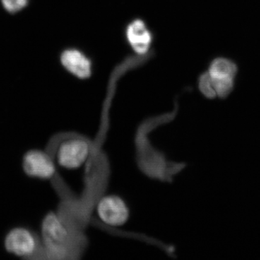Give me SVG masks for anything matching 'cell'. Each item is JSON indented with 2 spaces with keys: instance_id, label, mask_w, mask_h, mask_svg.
<instances>
[{
  "instance_id": "6da1fadb",
  "label": "cell",
  "mask_w": 260,
  "mask_h": 260,
  "mask_svg": "<svg viewBox=\"0 0 260 260\" xmlns=\"http://www.w3.org/2000/svg\"><path fill=\"white\" fill-rule=\"evenodd\" d=\"M75 239L64 215L48 213L42 224V243L38 259H69L75 254Z\"/></svg>"
},
{
  "instance_id": "7a4b0ae2",
  "label": "cell",
  "mask_w": 260,
  "mask_h": 260,
  "mask_svg": "<svg viewBox=\"0 0 260 260\" xmlns=\"http://www.w3.org/2000/svg\"><path fill=\"white\" fill-rule=\"evenodd\" d=\"M53 153V158L59 167L67 170H77L90 159L93 153V145L83 137L71 136L61 140Z\"/></svg>"
},
{
  "instance_id": "3957f363",
  "label": "cell",
  "mask_w": 260,
  "mask_h": 260,
  "mask_svg": "<svg viewBox=\"0 0 260 260\" xmlns=\"http://www.w3.org/2000/svg\"><path fill=\"white\" fill-rule=\"evenodd\" d=\"M7 250L25 259H38L41 240L28 229L15 228L7 234L5 241Z\"/></svg>"
},
{
  "instance_id": "277c9868",
  "label": "cell",
  "mask_w": 260,
  "mask_h": 260,
  "mask_svg": "<svg viewBox=\"0 0 260 260\" xmlns=\"http://www.w3.org/2000/svg\"><path fill=\"white\" fill-rule=\"evenodd\" d=\"M96 213L99 220L111 227L125 225L129 218V207L118 195H105L98 201Z\"/></svg>"
},
{
  "instance_id": "5b68a950",
  "label": "cell",
  "mask_w": 260,
  "mask_h": 260,
  "mask_svg": "<svg viewBox=\"0 0 260 260\" xmlns=\"http://www.w3.org/2000/svg\"><path fill=\"white\" fill-rule=\"evenodd\" d=\"M124 37L128 46L137 55L145 56L153 52V32L143 19L130 20L124 28Z\"/></svg>"
},
{
  "instance_id": "8992f818",
  "label": "cell",
  "mask_w": 260,
  "mask_h": 260,
  "mask_svg": "<svg viewBox=\"0 0 260 260\" xmlns=\"http://www.w3.org/2000/svg\"><path fill=\"white\" fill-rule=\"evenodd\" d=\"M24 172L29 177L38 179H51L55 176V160L47 152L32 150L27 152L23 157Z\"/></svg>"
},
{
  "instance_id": "52a82bcc",
  "label": "cell",
  "mask_w": 260,
  "mask_h": 260,
  "mask_svg": "<svg viewBox=\"0 0 260 260\" xmlns=\"http://www.w3.org/2000/svg\"><path fill=\"white\" fill-rule=\"evenodd\" d=\"M59 60L64 69L78 79H88L93 75V59L81 49L75 47L64 49Z\"/></svg>"
},
{
  "instance_id": "ba28073f",
  "label": "cell",
  "mask_w": 260,
  "mask_h": 260,
  "mask_svg": "<svg viewBox=\"0 0 260 260\" xmlns=\"http://www.w3.org/2000/svg\"><path fill=\"white\" fill-rule=\"evenodd\" d=\"M207 71L214 79H236L238 73V65L232 59L218 56L210 61Z\"/></svg>"
},
{
  "instance_id": "9c48e42d",
  "label": "cell",
  "mask_w": 260,
  "mask_h": 260,
  "mask_svg": "<svg viewBox=\"0 0 260 260\" xmlns=\"http://www.w3.org/2000/svg\"><path fill=\"white\" fill-rule=\"evenodd\" d=\"M198 88L200 93L208 99H215L217 97L215 89L212 83L211 78L208 71L203 72L198 79Z\"/></svg>"
},
{
  "instance_id": "30bf717a",
  "label": "cell",
  "mask_w": 260,
  "mask_h": 260,
  "mask_svg": "<svg viewBox=\"0 0 260 260\" xmlns=\"http://www.w3.org/2000/svg\"><path fill=\"white\" fill-rule=\"evenodd\" d=\"M29 0H1L3 8L10 14H15L28 6Z\"/></svg>"
}]
</instances>
